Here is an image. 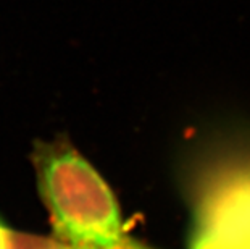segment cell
Listing matches in <instances>:
<instances>
[{
  "instance_id": "1",
  "label": "cell",
  "mask_w": 250,
  "mask_h": 249,
  "mask_svg": "<svg viewBox=\"0 0 250 249\" xmlns=\"http://www.w3.org/2000/svg\"><path fill=\"white\" fill-rule=\"evenodd\" d=\"M36 168L57 238L87 249H110L126 240L113 193L83 156L63 144L41 147Z\"/></svg>"
},
{
  "instance_id": "2",
  "label": "cell",
  "mask_w": 250,
  "mask_h": 249,
  "mask_svg": "<svg viewBox=\"0 0 250 249\" xmlns=\"http://www.w3.org/2000/svg\"><path fill=\"white\" fill-rule=\"evenodd\" d=\"M189 249H250V146L225 152L199 173Z\"/></svg>"
},
{
  "instance_id": "3",
  "label": "cell",
  "mask_w": 250,
  "mask_h": 249,
  "mask_svg": "<svg viewBox=\"0 0 250 249\" xmlns=\"http://www.w3.org/2000/svg\"><path fill=\"white\" fill-rule=\"evenodd\" d=\"M0 249H87L66 243L60 238H45L20 233L0 220Z\"/></svg>"
}]
</instances>
